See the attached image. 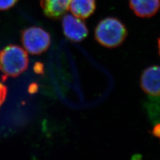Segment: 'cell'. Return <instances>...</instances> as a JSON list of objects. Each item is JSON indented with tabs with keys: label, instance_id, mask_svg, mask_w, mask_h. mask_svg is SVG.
I'll list each match as a JSON object with an SVG mask.
<instances>
[{
	"label": "cell",
	"instance_id": "cell-4",
	"mask_svg": "<svg viewBox=\"0 0 160 160\" xmlns=\"http://www.w3.org/2000/svg\"><path fill=\"white\" fill-rule=\"evenodd\" d=\"M62 18L63 34L68 39L80 42L87 36L88 30L86 23L81 18L67 14H64Z\"/></svg>",
	"mask_w": 160,
	"mask_h": 160
},
{
	"label": "cell",
	"instance_id": "cell-10",
	"mask_svg": "<svg viewBox=\"0 0 160 160\" xmlns=\"http://www.w3.org/2000/svg\"><path fill=\"white\" fill-rule=\"evenodd\" d=\"M6 92L7 90L6 87L3 85L2 83L0 82V103L1 104L6 98Z\"/></svg>",
	"mask_w": 160,
	"mask_h": 160
},
{
	"label": "cell",
	"instance_id": "cell-2",
	"mask_svg": "<svg viewBox=\"0 0 160 160\" xmlns=\"http://www.w3.org/2000/svg\"><path fill=\"white\" fill-rule=\"evenodd\" d=\"M29 58L24 49L16 45L6 46L0 51V70L10 77H17L28 67Z\"/></svg>",
	"mask_w": 160,
	"mask_h": 160
},
{
	"label": "cell",
	"instance_id": "cell-11",
	"mask_svg": "<svg viewBox=\"0 0 160 160\" xmlns=\"http://www.w3.org/2000/svg\"><path fill=\"white\" fill-rule=\"evenodd\" d=\"M154 133L155 136L160 137V125H158V126H155L154 129Z\"/></svg>",
	"mask_w": 160,
	"mask_h": 160
},
{
	"label": "cell",
	"instance_id": "cell-3",
	"mask_svg": "<svg viewBox=\"0 0 160 160\" xmlns=\"http://www.w3.org/2000/svg\"><path fill=\"white\" fill-rule=\"evenodd\" d=\"M21 40L25 51L33 55L46 52L51 45L50 34L44 29L32 26L21 32Z\"/></svg>",
	"mask_w": 160,
	"mask_h": 160
},
{
	"label": "cell",
	"instance_id": "cell-7",
	"mask_svg": "<svg viewBox=\"0 0 160 160\" xmlns=\"http://www.w3.org/2000/svg\"><path fill=\"white\" fill-rule=\"evenodd\" d=\"M132 10L141 18L152 17L160 8V0H129Z\"/></svg>",
	"mask_w": 160,
	"mask_h": 160
},
{
	"label": "cell",
	"instance_id": "cell-6",
	"mask_svg": "<svg viewBox=\"0 0 160 160\" xmlns=\"http://www.w3.org/2000/svg\"><path fill=\"white\" fill-rule=\"evenodd\" d=\"M71 0H40V6L46 17L58 20L68 10Z\"/></svg>",
	"mask_w": 160,
	"mask_h": 160
},
{
	"label": "cell",
	"instance_id": "cell-12",
	"mask_svg": "<svg viewBox=\"0 0 160 160\" xmlns=\"http://www.w3.org/2000/svg\"><path fill=\"white\" fill-rule=\"evenodd\" d=\"M158 51H159V53L160 55V38L158 40Z\"/></svg>",
	"mask_w": 160,
	"mask_h": 160
},
{
	"label": "cell",
	"instance_id": "cell-1",
	"mask_svg": "<svg viewBox=\"0 0 160 160\" xmlns=\"http://www.w3.org/2000/svg\"><path fill=\"white\" fill-rule=\"evenodd\" d=\"M128 30L125 24L117 18L106 17L102 20L95 29L94 36L97 42L108 48L121 45L126 39Z\"/></svg>",
	"mask_w": 160,
	"mask_h": 160
},
{
	"label": "cell",
	"instance_id": "cell-13",
	"mask_svg": "<svg viewBox=\"0 0 160 160\" xmlns=\"http://www.w3.org/2000/svg\"><path fill=\"white\" fill-rule=\"evenodd\" d=\"M1 103H0V106H1Z\"/></svg>",
	"mask_w": 160,
	"mask_h": 160
},
{
	"label": "cell",
	"instance_id": "cell-9",
	"mask_svg": "<svg viewBox=\"0 0 160 160\" xmlns=\"http://www.w3.org/2000/svg\"><path fill=\"white\" fill-rule=\"evenodd\" d=\"M18 0H0V11H6L13 7Z\"/></svg>",
	"mask_w": 160,
	"mask_h": 160
},
{
	"label": "cell",
	"instance_id": "cell-5",
	"mask_svg": "<svg viewBox=\"0 0 160 160\" xmlns=\"http://www.w3.org/2000/svg\"><path fill=\"white\" fill-rule=\"evenodd\" d=\"M142 90L151 96H160V66L152 65L145 69L140 79Z\"/></svg>",
	"mask_w": 160,
	"mask_h": 160
},
{
	"label": "cell",
	"instance_id": "cell-8",
	"mask_svg": "<svg viewBox=\"0 0 160 160\" xmlns=\"http://www.w3.org/2000/svg\"><path fill=\"white\" fill-rule=\"evenodd\" d=\"M96 9V0H71L68 10L75 17L85 19Z\"/></svg>",
	"mask_w": 160,
	"mask_h": 160
}]
</instances>
